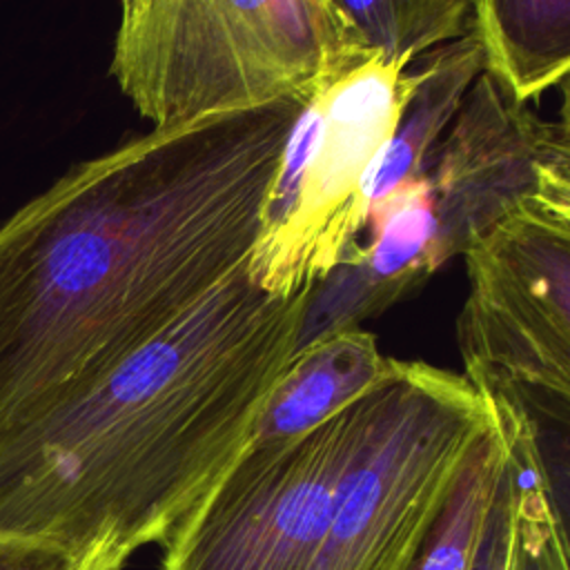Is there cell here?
Wrapping results in <instances>:
<instances>
[{
  "label": "cell",
  "instance_id": "7c38bea8",
  "mask_svg": "<svg viewBox=\"0 0 570 570\" xmlns=\"http://www.w3.org/2000/svg\"><path fill=\"white\" fill-rule=\"evenodd\" d=\"M505 463V436L494 416L472 445L459 479L410 570H472L483 519Z\"/></svg>",
  "mask_w": 570,
  "mask_h": 570
},
{
  "label": "cell",
  "instance_id": "2e32d148",
  "mask_svg": "<svg viewBox=\"0 0 570 570\" xmlns=\"http://www.w3.org/2000/svg\"><path fill=\"white\" fill-rule=\"evenodd\" d=\"M149 0H118V24L129 22L134 16H138Z\"/></svg>",
  "mask_w": 570,
  "mask_h": 570
},
{
  "label": "cell",
  "instance_id": "7a4b0ae2",
  "mask_svg": "<svg viewBox=\"0 0 570 570\" xmlns=\"http://www.w3.org/2000/svg\"><path fill=\"white\" fill-rule=\"evenodd\" d=\"M312 287L263 292L247 261L91 381L0 434V537L122 570L243 452L296 352Z\"/></svg>",
  "mask_w": 570,
  "mask_h": 570
},
{
  "label": "cell",
  "instance_id": "3957f363",
  "mask_svg": "<svg viewBox=\"0 0 570 570\" xmlns=\"http://www.w3.org/2000/svg\"><path fill=\"white\" fill-rule=\"evenodd\" d=\"M372 49L336 0H149L109 76L151 127L305 98Z\"/></svg>",
  "mask_w": 570,
  "mask_h": 570
},
{
  "label": "cell",
  "instance_id": "ba28073f",
  "mask_svg": "<svg viewBox=\"0 0 570 570\" xmlns=\"http://www.w3.org/2000/svg\"><path fill=\"white\" fill-rule=\"evenodd\" d=\"M441 267L534 196H570V129L510 98L485 71L419 174Z\"/></svg>",
  "mask_w": 570,
  "mask_h": 570
},
{
  "label": "cell",
  "instance_id": "6da1fadb",
  "mask_svg": "<svg viewBox=\"0 0 570 570\" xmlns=\"http://www.w3.org/2000/svg\"><path fill=\"white\" fill-rule=\"evenodd\" d=\"M301 102L151 127L76 163L0 225V434L247 261Z\"/></svg>",
  "mask_w": 570,
  "mask_h": 570
},
{
  "label": "cell",
  "instance_id": "277c9868",
  "mask_svg": "<svg viewBox=\"0 0 570 570\" xmlns=\"http://www.w3.org/2000/svg\"><path fill=\"white\" fill-rule=\"evenodd\" d=\"M461 256L463 376L523 434L550 505L568 523L570 196L523 200Z\"/></svg>",
  "mask_w": 570,
  "mask_h": 570
},
{
  "label": "cell",
  "instance_id": "5b68a950",
  "mask_svg": "<svg viewBox=\"0 0 570 570\" xmlns=\"http://www.w3.org/2000/svg\"><path fill=\"white\" fill-rule=\"evenodd\" d=\"M356 448L307 570H410L492 421L463 374L394 361L363 399Z\"/></svg>",
  "mask_w": 570,
  "mask_h": 570
},
{
  "label": "cell",
  "instance_id": "8992f818",
  "mask_svg": "<svg viewBox=\"0 0 570 570\" xmlns=\"http://www.w3.org/2000/svg\"><path fill=\"white\" fill-rule=\"evenodd\" d=\"M416 82L414 62L372 51L303 98L247 256V276L256 287L296 296L361 238L372 169Z\"/></svg>",
  "mask_w": 570,
  "mask_h": 570
},
{
  "label": "cell",
  "instance_id": "9a60e30c",
  "mask_svg": "<svg viewBox=\"0 0 570 570\" xmlns=\"http://www.w3.org/2000/svg\"><path fill=\"white\" fill-rule=\"evenodd\" d=\"M0 570H109L100 561L73 557L49 543L0 537Z\"/></svg>",
  "mask_w": 570,
  "mask_h": 570
},
{
  "label": "cell",
  "instance_id": "9c48e42d",
  "mask_svg": "<svg viewBox=\"0 0 570 570\" xmlns=\"http://www.w3.org/2000/svg\"><path fill=\"white\" fill-rule=\"evenodd\" d=\"M394 361L361 327L298 347L265 394L247 445L281 443L316 430L381 383Z\"/></svg>",
  "mask_w": 570,
  "mask_h": 570
},
{
  "label": "cell",
  "instance_id": "30bf717a",
  "mask_svg": "<svg viewBox=\"0 0 570 570\" xmlns=\"http://www.w3.org/2000/svg\"><path fill=\"white\" fill-rule=\"evenodd\" d=\"M470 29L483 71L517 102L568 85L570 0H470Z\"/></svg>",
  "mask_w": 570,
  "mask_h": 570
},
{
  "label": "cell",
  "instance_id": "52a82bcc",
  "mask_svg": "<svg viewBox=\"0 0 570 570\" xmlns=\"http://www.w3.org/2000/svg\"><path fill=\"white\" fill-rule=\"evenodd\" d=\"M363 399L303 436L245 445L167 537L163 570H307L363 428Z\"/></svg>",
  "mask_w": 570,
  "mask_h": 570
},
{
  "label": "cell",
  "instance_id": "4fadbf2b",
  "mask_svg": "<svg viewBox=\"0 0 570 570\" xmlns=\"http://www.w3.org/2000/svg\"><path fill=\"white\" fill-rule=\"evenodd\" d=\"M508 445L514 474V537L510 570H570L568 523L550 505L539 459L523 434L492 414Z\"/></svg>",
  "mask_w": 570,
  "mask_h": 570
},
{
  "label": "cell",
  "instance_id": "5bb4252c",
  "mask_svg": "<svg viewBox=\"0 0 570 570\" xmlns=\"http://www.w3.org/2000/svg\"><path fill=\"white\" fill-rule=\"evenodd\" d=\"M514 537V474L505 445V463L483 519L472 570H510Z\"/></svg>",
  "mask_w": 570,
  "mask_h": 570
},
{
  "label": "cell",
  "instance_id": "8fae6325",
  "mask_svg": "<svg viewBox=\"0 0 570 570\" xmlns=\"http://www.w3.org/2000/svg\"><path fill=\"white\" fill-rule=\"evenodd\" d=\"M416 60L419 82L372 169L370 207L421 174L428 154L456 116L474 78L483 71L481 47L472 29Z\"/></svg>",
  "mask_w": 570,
  "mask_h": 570
}]
</instances>
